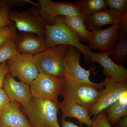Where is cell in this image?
Listing matches in <instances>:
<instances>
[{
	"label": "cell",
	"instance_id": "5b68a950",
	"mask_svg": "<svg viewBox=\"0 0 127 127\" xmlns=\"http://www.w3.org/2000/svg\"><path fill=\"white\" fill-rule=\"evenodd\" d=\"M64 76L57 77L39 73L29 85L32 97L35 98L48 99L59 104L58 98L61 95Z\"/></svg>",
	"mask_w": 127,
	"mask_h": 127
},
{
	"label": "cell",
	"instance_id": "ffe728a7",
	"mask_svg": "<svg viewBox=\"0 0 127 127\" xmlns=\"http://www.w3.org/2000/svg\"><path fill=\"white\" fill-rule=\"evenodd\" d=\"M74 4L83 17L108 8L105 0H76Z\"/></svg>",
	"mask_w": 127,
	"mask_h": 127
},
{
	"label": "cell",
	"instance_id": "603a6c76",
	"mask_svg": "<svg viewBox=\"0 0 127 127\" xmlns=\"http://www.w3.org/2000/svg\"><path fill=\"white\" fill-rule=\"evenodd\" d=\"M10 9L6 0L0 1V28L14 24L9 18Z\"/></svg>",
	"mask_w": 127,
	"mask_h": 127
},
{
	"label": "cell",
	"instance_id": "9c48e42d",
	"mask_svg": "<svg viewBox=\"0 0 127 127\" xmlns=\"http://www.w3.org/2000/svg\"><path fill=\"white\" fill-rule=\"evenodd\" d=\"M104 88L97 101L88 110L90 117L98 113L117 102L120 93L127 90V81H115L111 78H106L103 82Z\"/></svg>",
	"mask_w": 127,
	"mask_h": 127
},
{
	"label": "cell",
	"instance_id": "4fadbf2b",
	"mask_svg": "<svg viewBox=\"0 0 127 127\" xmlns=\"http://www.w3.org/2000/svg\"><path fill=\"white\" fill-rule=\"evenodd\" d=\"M14 45L20 55L39 54L46 48L45 38L34 33L24 32L13 38Z\"/></svg>",
	"mask_w": 127,
	"mask_h": 127
},
{
	"label": "cell",
	"instance_id": "83f0119b",
	"mask_svg": "<svg viewBox=\"0 0 127 127\" xmlns=\"http://www.w3.org/2000/svg\"><path fill=\"white\" fill-rule=\"evenodd\" d=\"M10 102L8 96L3 88L0 89V116Z\"/></svg>",
	"mask_w": 127,
	"mask_h": 127
},
{
	"label": "cell",
	"instance_id": "f546056e",
	"mask_svg": "<svg viewBox=\"0 0 127 127\" xmlns=\"http://www.w3.org/2000/svg\"><path fill=\"white\" fill-rule=\"evenodd\" d=\"M119 24V32H127V11L123 14L122 20Z\"/></svg>",
	"mask_w": 127,
	"mask_h": 127
},
{
	"label": "cell",
	"instance_id": "52a82bcc",
	"mask_svg": "<svg viewBox=\"0 0 127 127\" xmlns=\"http://www.w3.org/2000/svg\"><path fill=\"white\" fill-rule=\"evenodd\" d=\"M39 15L46 24L52 25L58 17L77 16L84 17L72 2H56L51 0H38Z\"/></svg>",
	"mask_w": 127,
	"mask_h": 127
},
{
	"label": "cell",
	"instance_id": "2e32d148",
	"mask_svg": "<svg viewBox=\"0 0 127 127\" xmlns=\"http://www.w3.org/2000/svg\"><path fill=\"white\" fill-rule=\"evenodd\" d=\"M34 100L40 115L43 127H61L57 119L59 103L48 99L34 98Z\"/></svg>",
	"mask_w": 127,
	"mask_h": 127
},
{
	"label": "cell",
	"instance_id": "7402d4cb",
	"mask_svg": "<svg viewBox=\"0 0 127 127\" xmlns=\"http://www.w3.org/2000/svg\"><path fill=\"white\" fill-rule=\"evenodd\" d=\"M13 39L7 40L0 46V64L20 55L16 50Z\"/></svg>",
	"mask_w": 127,
	"mask_h": 127
},
{
	"label": "cell",
	"instance_id": "ac0fdd59",
	"mask_svg": "<svg viewBox=\"0 0 127 127\" xmlns=\"http://www.w3.org/2000/svg\"><path fill=\"white\" fill-rule=\"evenodd\" d=\"M66 26L76 36L80 41L88 42L91 31L85 26L84 17L77 16H62Z\"/></svg>",
	"mask_w": 127,
	"mask_h": 127
},
{
	"label": "cell",
	"instance_id": "5bb4252c",
	"mask_svg": "<svg viewBox=\"0 0 127 127\" xmlns=\"http://www.w3.org/2000/svg\"><path fill=\"white\" fill-rule=\"evenodd\" d=\"M123 17V14L107 8L84 17V20L87 29L92 31L101 30L105 25L119 24Z\"/></svg>",
	"mask_w": 127,
	"mask_h": 127
},
{
	"label": "cell",
	"instance_id": "484cf974",
	"mask_svg": "<svg viewBox=\"0 0 127 127\" xmlns=\"http://www.w3.org/2000/svg\"><path fill=\"white\" fill-rule=\"evenodd\" d=\"M92 121V127H112L104 111L93 117Z\"/></svg>",
	"mask_w": 127,
	"mask_h": 127
},
{
	"label": "cell",
	"instance_id": "6da1fadb",
	"mask_svg": "<svg viewBox=\"0 0 127 127\" xmlns=\"http://www.w3.org/2000/svg\"><path fill=\"white\" fill-rule=\"evenodd\" d=\"M3 89L10 102H16L22 106L32 127H43L29 85L16 81L8 72L5 76Z\"/></svg>",
	"mask_w": 127,
	"mask_h": 127
},
{
	"label": "cell",
	"instance_id": "8992f818",
	"mask_svg": "<svg viewBox=\"0 0 127 127\" xmlns=\"http://www.w3.org/2000/svg\"><path fill=\"white\" fill-rule=\"evenodd\" d=\"M9 18L19 31L45 37V22L39 15L37 7L34 6L24 11H11Z\"/></svg>",
	"mask_w": 127,
	"mask_h": 127
},
{
	"label": "cell",
	"instance_id": "30bf717a",
	"mask_svg": "<svg viewBox=\"0 0 127 127\" xmlns=\"http://www.w3.org/2000/svg\"><path fill=\"white\" fill-rule=\"evenodd\" d=\"M81 53L76 48L69 46L68 52L64 61L65 73V76L80 83H87L94 85L102 89L104 87L103 82L95 83L90 79L91 70H87L82 67L79 60Z\"/></svg>",
	"mask_w": 127,
	"mask_h": 127
},
{
	"label": "cell",
	"instance_id": "44dd1931",
	"mask_svg": "<svg viewBox=\"0 0 127 127\" xmlns=\"http://www.w3.org/2000/svg\"><path fill=\"white\" fill-rule=\"evenodd\" d=\"M103 111L112 127L120 119L127 116V104H122L117 101Z\"/></svg>",
	"mask_w": 127,
	"mask_h": 127
},
{
	"label": "cell",
	"instance_id": "1f68e13d",
	"mask_svg": "<svg viewBox=\"0 0 127 127\" xmlns=\"http://www.w3.org/2000/svg\"><path fill=\"white\" fill-rule=\"evenodd\" d=\"M115 125L116 127H127V116L120 119Z\"/></svg>",
	"mask_w": 127,
	"mask_h": 127
},
{
	"label": "cell",
	"instance_id": "d6a6232c",
	"mask_svg": "<svg viewBox=\"0 0 127 127\" xmlns=\"http://www.w3.org/2000/svg\"><path fill=\"white\" fill-rule=\"evenodd\" d=\"M61 122L62 126L60 127H81L75 125L73 123L66 121L64 119L62 118Z\"/></svg>",
	"mask_w": 127,
	"mask_h": 127
},
{
	"label": "cell",
	"instance_id": "8fae6325",
	"mask_svg": "<svg viewBox=\"0 0 127 127\" xmlns=\"http://www.w3.org/2000/svg\"><path fill=\"white\" fill-rule=\"evenodd\" d=\"M119 24L112 25L107 29L91 31L88 46L99 53L108 52L112 50L118 41Z\"/></svg>",
	"mask_w": 127,
	"mask_h": 127
},
{
	"label": "cell",
	"instance_id": "3957f363",
	"mask_svg": "<svg viewBox=\"0 0 127 127\" xmlns=\"http://www.w3.org/2000/svg\"><path fill=\"white\" fill-rule=\"evenodd\" d=\"M103 91V89L76 82L64 76L61 95L64 99L75 102L88 110L97 101Z\"/></svg>",
	"mask_w": 127,
	"mask_h": 127
},
{
	"label": "cell",
	"instance_id": "9a60e30c",
	"mask_svg": "<svg viewBox=\"0 0 127 127\" xmlns=\"http://www.w3.org/2000/svg\"><path fill=\"white\" fill-rule=\"evenodd\" d=\"M21 105L11 101L0 116V127H32L20 109Z\"/></svg>",
	"mask_w": 127,
	"mask_h": 127
},
{
	"label": "cell",
	"instance_id": "7a4b0ae2",
	"mask_svg": "<svg viewBox=\"0 0 127 127\" xmlns=\"http://www.w3.org/2000/svg\"><path fill=\"white\" fill-rule=\"evenodd\" d=\"M46 28L45 45L46 48L58 45L72 46L76 48L84 56L86 61L89 62L88 53L91 51L88 46L80 42L77 37L66 26L62 16L56 18L52 25L45 23Z\"/></svg>",
	"mask_w": 127,
	"mask_h": 127
},
{
	"label": "cell",
	"instance_id": "277c9868",
	"mask_svg": "<svg viewBox=\"0 0 127 127\" xmlns=\"http://www.w3.org/2000/svg\"><path fill=\"white\" fill-rule=\"evenodd\" d=\"M69 47L58 45L46 48L42 52L34 55L39 73L57 77L64 76V61Z\"/></svg>",
	"mask_w": 127,
	"mask_h": 127
},
{
	"label": "cell",
	"instance_id": "d6986e66",
	"mask_svg": "<svg viewBox=\"0 0 127 127\" xmlns=\"http://www.w3.org/2000/svg\"><path fill=\"white\" fill-rule=\"evenodd\" d=\"M109 57L118 65H123L127 59V32L120 33L117 44L109 52Z\"/></svg>",
	"mask_w": 127,
	"mask_h": 127
},
{
	"label": "cell",
	"instance_id": "7c38bea8",
	"mask_svg": "<svg viewBox=\"0 0 127 127\" xmlns=\"http://www.w3.org/2000/svg\"><path fill=\"white\" fill-rule=\"evenodd\" d=\"M89 61L97 62L102 67L103 74L106 78L110 77L115 81H127V69L123 65H118L109 57V52L99 53H88Z\"/></svg>",
	"mask_w": 127,
	"mask_h": 127
},
{
	"label": "cell",
	"instance_id": "d4e9b609",
	"mask_svg": "<svg viewBox=\"0 0 127 127\" xmlns=\"http://www.w3.org/2000/svg\"><path fill=\"white\" fill-rule=\"evenodd\" d=\"M107 7L123 14L127 11V0H106Z\"/></svg>",
	"mask_w": 127,
	"mask_h": 127
},
{
	"label": "cell",
	"instance_id": "ba28073f",
	"mask_svg": "<svg viewBox=\"0 0 127 127\" xmlns=\"http://www.w3.org/2000/svg\"><path fill=\"white\" fill-rule=\"evenodd\" d=\"M6 63L10 75L14 78L18 77L21 81L28 85L39 73L33 55H20L14 59L6 61Z\"/></svg>",
	"mask_w": 127,
	"mask_h": 127
},
{
	"label": "cell",
	"instance_id": "4316f807",
	"mask_svg": "<svg viewBox=\"0 0 127 127\" xmlns=\"http://www.w3.org/2000/svg\"><path fill=\"white\" fill-rule=\"evenodd\" d=\"M6 1L10 8L21 7L27 4H31L36 7L39 6V3H35L30 0H6Z\"/></svg>",
	"mask_w": 127,
	"mask_h": 127
},
{
	"label": "cell",
	"instance_id": "f1b7e54d",
	"mask_svg": "<svg viewBox=\"0 0 127 127\" xmlns=\"http://www.w3.org/2000/svg\"><path fill=\"white\" fill-rule=\"evenodd\" d=\"M9 72L6 62L0 64V89L3 88L5 78L6 74Z\"/></svg>",
	"mask_w": 127,
	"mask_h": 127
},
{
	"label": "cell",
	"instance_id": "cb8c5ba5",
	"mask_svg": "<svg viewBox=\"0 0 127 127\" xmlns=\"http://www.w3.org/2000/svg\"><path fill=\"white\" fill-rule=\"evenodd\" d=\"M15 24L0 28V46L9 39H13L17 35Z\"/></svg>",
	"mask_w": 127,
	"mask_h": 127
},
{
	"label": "cell",
	"instance_id": "e0dca14e",
	"mask_svg": "<svg viewBox=\"0 0 127 127\" xmlns=\"http://www.w3.org/2000/svg\"><path fill=\"white\" fill-rule=\"evenodd\" d=\"M59 107L62 112V118H76L80 125L84 124L88 127H92V119L89 115L88 110L79 104L72 101L64 99L59 103Z\"/></svg>",
	"mask_w": 127,
	"mask_h": 127
},
{
	"label": "cell",
	"instance_id": "4dcf8cb0",
	"mask_svg": "<svg viewBox=\"0 0 127 127\" xmlns=\"http://www.w3.org/2000/svg\"><path fill=\"white\" fill-rule=\"evenodd\" d=\"M118 101L122 104H127V90L123 91L120 93Z\"/></svg>",
	"mask_w": 127,
	"mask_h": 127
}]
</instances>
